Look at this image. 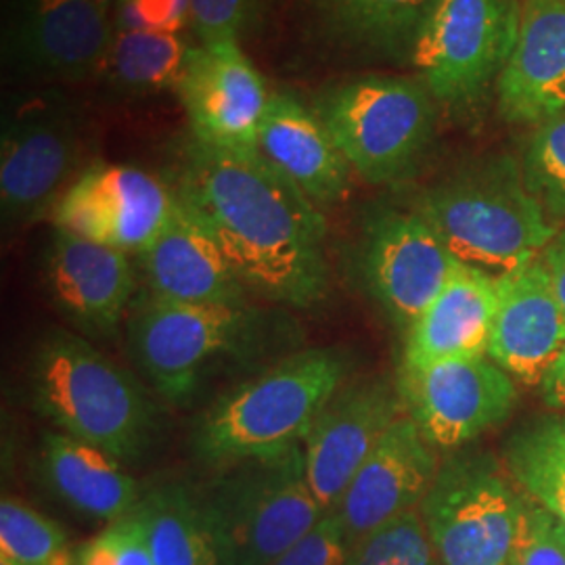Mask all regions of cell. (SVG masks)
<instances>
[{
  "label": "cell",
  "instance_id": "8992f818",
  "mask_svg": "<svg viewBox=\"0 0 565 565\" xmlns=\"http://www.w3.org/2000/svg\"><path fill=\"white\" fill-rule=\"evenodd\" d=\"M200 490L224 565H270L323 520L302 445L218 467Z\"/></svg>",
  "mask_w": 565,
  "mask_h": 565
},
{
  "label": "cell",
  "instance_id": "8fae6325",
  "mask_svg": "<svg viewBox=\"0 0 565 565\" xmlns=\"http://www.w3.org/2000/svg\"><path fill=\"white\" fill-rule=\"evenodd\" d=\"M179 203L174 186L128 163H90L51 212L55 228L82 239L142 254Z\"/></svg>",
  "mask_w": 565,
  "mask_h": 565
},
{
  "label": "cell",
  "instance_id": "83f0119b",
  "mask_svg": "<svg viewBox=\"0 0 565 565\" xmlns=\"http://www.w3.org/2000/svg\"><path fill=\"white\" fill-rule=\"evenodd\" d=\"M505 465L530 501L565 525V417L518 429L507 443Z\"/></svg>",
  "mask_w": 565,
  "mask_h": 565
},
{
  "label": "cell",
  "instance_id": "f1b7e54d",
  "mask_svg": "<svg viewBox=\"0 0 565 565\" xmlns=\"http://www.w3.org/2000/svg\"><path fill=\"white\" fill-rule=\"evenodd\" d=\"M0 555L21 565H76L67 532L15 497L0 501Z\"/></svg>",
  "mask_w": 565,
  "mask_h": 565
},
{
  "label": "cell",
  "instance_id": "ffe728a7",
  "mask_svg": "<svg viewBox=\"0 0 565 565\" xmlns=\"http://www.w3.org/2000/svg\"><path fill=\"white\" fill-rule=\"evenodd\" d=\"M507 124L539 126L565 109V0H525L518 39L497 82Z\"/></svg>",
  "mask_w": 565,
  "mask_h": 565
},
{
  "label": "cell",
  "instance_id": "f35d334b",
  "mask_svg": "<svg viewBox=\"0 0 565 565\" xmlns=\"http://www.w3.org/2000/svg\"><path fill=\"white\" fill-rule=\"evenodd\" d=\"M0 565H21L18 562H13V559H9L7 555H0Z\"/></svg>",
  "mask_w": 565,
  "mask_h": 565
},
{
  "label": "cell",
  "instance_id": "9c48e42d",
  "mask_svg": "<svg viewBox=\"0 0 565 565\" xmlns=\"http://www.w3.org/2000/svg\"><path fill=\"white\" fill-rule=\"evenodd\" d=\"M419 509L440 564L509 565L524 499L492 457H450Z\"/></svg>",
  "mask_w": 565,
  "mask_h": 565
},
{
  "label": "cell",
  "instance_id": "6da1fadb",
  "mask_svg": "<svg viewBox=\"0 0 565 565\" xmlns=\"http://www.w3.org/2000/svg\"><path fill=\"white\" fill-rule=\"evenodd\" d=\"M174 191L218 243L247 291L303 310L327 298L323 212L258 151L191 139Z\"/></svg>",
  "mask_w": 565,
  "mask_h": 565
},
{
  "label": "cell",
  "instance_id": "8d00e7d4",
  "mask_svg": "<svg viewBox=\"0 0 565 565\" xmlns=\"http://www.w3.org/2000/svg\"><path fill=\"white\" fill-rule=\"evenodd\" d=\"M541 258L545 263L553 291L565 310V228L555 233V237L548 242Z\"/></svg>",
  "mask_w": 565,
  "mask_h": 565
},
{
  "label": "cell",
  "instance_id": "484cf974",
  "mask_svg": "<svg viewBox=\"0 0 565 565\" xmlns=\"http://www.w3.org/2000/svg\"><path fill=\"white\" fill-rule=\"evenodd\" d=\"M156 565H224L200 490L162 484L135 509Z\"/></svg>",
  "mask_w": 565,
  "mask_h": 565
},
{
  "label": "cell",
  "instance_id": "9a60e30c",
  "mask_svg": "<svg viewBox=\"0 0 565 565\" xmlns=\"http://www.w3.org/2000/svg\"><path fill=\"white\" fill-rule=\"evenodd\" d=\"M195 141L252 153L258 151L270 93L242 42L202 44L189 51L174 88Z\"/></svg>",
  "mask_w": 565,
  "mask_h": 565
},
{
  "label": "cell",
  "instance_id": "603a6c76",
  "mask_svg": "<svg viewBox=\"0 0 565 565\" xmlns=\"http://www.w3.org/2000/svg\"><path fill=\"white\" fill-rule=\"evenodd\" d=\"M497 308V277L455 263L445 287L406 331L403 371L448 359L484 356Z\"/></svg>",
  "mask_w": 565,
  "mask_h": 565
},
{
  "label": "cell",
  "instance_id": "d6a6232c",
  "mask_svg": "<svg viewBox=\"0 0 565 565\" xmlns=\"http://www.w3.org/2000/svg\"><path fill=\"white\" fill-rule=\"evenodd\" d=\"M509 565H565V525L524 499Z\"/></svg>",
  "mask_w": 565,
  "mask_h": 565
},
{
  "label": "cell",
  "instance_id": "4316f807",
  "mask_svg": "<svg viewBox=\"0 0 565 565\" xmlns=\"http://www.w3.org/2000/svg\"><path fill=\"white\" fill-rule=\"evenodd\" d=\"M191 46L181 34L116 30L102 76L121 95H153L177 88Z\"/></svg>",
  "mask_w": 565,
  "mask_h": 565
},
{
  "label": "cell",
  "instance_id": "2e32d148",
  "mask_svg": "<svg viewBox=\"0 0 565 565\" xmlns=\"http://www.w3.org/2000/svg\"><path fill=\"white\" fill-rule=\"evenodd\" d=\"M97 0H13L4 55L28 76L78 82L102 76L116 34Z\"/></svg>",
  "mask_w": 565,
  "mask_h": 565
},
{
  "label": "cell",
  "instance_id": "e0dca14e",
  "mask_svg": "<svg viewBox=\"0 0 565 565\" xmlns=\"http://www.w3.org/2000/svg\"><path fill=\"white\" fill-rule=\"evenodd\" d=\"M44 289L82 338H114L137 291L128 254L55 228L42 258Z\"/></svg>",
  "mask_w": 565,
  "mask_h": 565
},
{
  "label": "cell",
  "instance_id": "7a4b0ae2",
  "mask_svg": "<svg viewBox=\"0 0 565 565\" xmlns=\"http://www.w3.org/2000/svg\"><path fill=\"white\" fill-rule=\"evenodd\" d=\"M28 392L57 431L121 463L142 459L160 431V411L141 382L70 329H51L39 340Z\"/></svg>",
  "mask_w": 565,
  "mask_h": 565
},
{
  "label": "cell",
  "instance_id": "d6986e66",
  "mask_svg": "<svg viewBox=\"0 0 565 565\" xmlns=\"http://www.w3.org/2000/svg\"><path fill=\"white\" fill-rule=\"evenodd\" d=\"M565 345V310L545 263L497 277V308L486 356L525 385H541Z\"/></svg>",
  "mask_w": 565,
  "mask_h": 565
},
{
  "label": "cell",
  "instance_id": "74e56055",
  "mask_svg": "<svg viewBox=\"0 0 565 565\" xmlns=\"http://www.w3.org/2000/svg\"><path fill=\"white\" fill-rule=\"evenodd\" d=\"M543 398L551 408L564 411L565 413V345L559 352L557 361L551 364V369L546 371L545 380L541 384Z\"/></svg>",
  "mask_w": 565,
  "mask_h": 565
},
{
  "label": "cell",
  "instance_id": "7c38bea8",
  "mask_svg": "<svg viewBox=\"0 0 565 565\" xmlns=\"http://www.w3.org/2000/svg\"><path fill=\"white\" fill-rule=\"evenodd\" d=\"M406 415L434 448H461L505 422L518 403L513 377L488 356L401 371Z\"/></svg>",
  "mask_w": 565,
  "mask_h": 565
},
{
  "label": "cell",
  "instance_id": "30bf717a",
  "mask_svg": "<svg viewBox=\"0 0 565 565\" xmlns=\"http://www.w3.org/2000/svg\"><path fill=\"white\" fill-rule=\"evenodd\" d=\"M61 97H32L2 120L0 212L4 231L51 216L76 181L82 137Z\"/></svg>",
  "mask_w": 565,
  "mask_h": 565
},
{
  "label": "cell",
  "instance_id": "1f68e13d",
  "mask_svg": "<svg viewBox=\"0 0 565 565\" xmlns=\"http://www.w3.org/2000/svg\"><path fill=\"white\" fill-rule=\"evenodd\" d=\"M273 0H191V25L202 44L242 42L258 30Z\"/></svg>",
  "mask_w": 565,
  "mask_h": 565
},
{
  "label": "cell",
  "instance_id": "e575fe53",
  "mask_svg": "<svg viewBox=\"0 0 565 565\" xmlns=\"http://www.w3.org/2000/svg\"><path fill=\"white\" fill-rule=\"evenodd\" d=\"M350 551L340 515L327 511L319 524L270 565H345Z\"/></svg>",
  "mask_w": 565,
  "mask_h": 565
},
{
  "label": "cell",
  "instance_id": "ab89813d",
  "mask_svg": "<svg viewBox=\"0 0 565 565\" xmlns=\"http://www.w3.org/2000/svg\"><path fill=\"white\" fill-rule=\"evenodd\" d=\"M97 2H99V4H103V7H107V9H109L111 4H118V0H97Z\"/></svg>",
  "mask_w": 565,
  "mask_h": 565
},
{
  "label": "cell",
  "instance_id": "52a82bcc",
  "mask_svg": "<svg viewBox=\"0 0 565 565\" xmlns=\"http://www.w3.org/2000/svg\"><path fill=\"white\" fill-rule=\"evenodd\" d=\"M352 170L371 184L413 179L431 149L438 103L422 81L369 74L327 86L312 103Z\"/></svg>",
  "mask_w": 565,
  "mask_h": 565
},
{
  "label": "cell",
  "instance_id": "4dcf8cb0",
  "mask_svg": "<svg viewBox=\"0 0 565 565\" xmlns=\"http://www.w3.org/2000/svg\"><path fill=\"white\" fill-rule=\"evenodd\" d=\"M345 565H443L422 509H411L352 545Z\"/></svg>",
  "mask_w": 565,
  "mask_h": 565
},
{
  "label": "cell",
  "instance_id": "3957f363",
  "mask_svg": "<svg viewBox=\"0 0 565 565\" xmlns=\"http://www.w3.org/2000/svg\"><path fill=\"white\" fill-rule=\"evenodd\" d=\"M348 373L350 356L342 348H308L285 356L203 411L191 434L195 459L224 467L302 445Z\"/></svg>",
  "mask_w": 565,
  "mask_h": 565
},
{
  "label": "cell",
  "instance_id": "f546056e",
  "mask_svg": "<svg viewBox=\"0 0 565 565\" xmlns=\"http://www.w3.org/2000/svg\"><path fill=\"white\" fill-rule=\"evenodd\" d=\"M522 172L548 221H565V109L534 126L525 141Z\"/></svg>",
  "mask_w": 565,
  "mask_h": 565
},
{
  "label": "cell",
  "instance_id": "277c9868",
  "mask_svg": "<svg viewBox=\"0 0 565 565\" xmlns=\"http://www.w3.org/2000/svg\"><path fill=\"white\" fill-rule=\"evenodd\" d=\"M417 212L459 263L494 277L536 260L559 231L525 186L522 162L488 156L424 189Z\"/></svg>",
  "mask_w": 565,
  "mask_h": 565
},
{
  "label": "cell",
  "instance_id": "cb8c5ba5",
  "mask_svg": "<svg viewBox=\"0 0 565 565\" xmlns=\"http://www.w3.org/2000/svg\"><path fill=\"white\" fill-rule=\"evenodd\" d=\"M36 476L63 505L107 524L130 515L145 492L116 457L63 431L42 434Z\"/></svg>",
  "mask_w": 565,
  "mask_h": 565
},
{
  "label": "cell",
  "instance_id": "4fadbf2b",
  "mask_svg": "<svg viewBox=\"0 0 565 565\" xmlns=\"http://www.w3.org/2000/svg\"><path fill=\"white\" fill-rule=\"evenodd\" d=\"M359 260L364 287L404 331L436 300L457 263L417 212L394 207L366 218Z\"/></svg>",
  "mask_w": 565,
  "mask_h": 565
},
{
  "label": "cell",
  "instance_id": "d590c367",
  "mask_svg": "<svg viewBox=\"0 0 565 565\" xmlns=\"http://www.w3.org/2000/svg\"><path fill=\"white\" fill-rule=\"evenodd\" d=\"M191 21V0H118L116 30L181 34Z\"/></svg>",
  "mask_w": 565,
  "mask_h": 565
},
{
  "label": "cell",
  "instance_id": "ac0fdd59",
  "mask_svg": "<svg viewBox=\"0 0 565 565\" xmlns=\"http://www.w3.org/2000/svg\"><path fill=\"white\" fill-rule=\"evenodd\" d=\"M438 469L434 446L425 440L415 422L403 415L366 457L335 509L350 545L422 507Z\"/></svg>",
  "mask_w": 565,
  "mask_h": 565
},
{
  "label": "cell",
  "instance_id": "5b68a950",
  "mask_svg": "<svg viewBox=\"0 0 565 565\" xmlns=\"http://www.w3.org/2000/svg\"><path fill=\"white\" fill-rule=\"evenodd\" d=\"M273 317L247 302L172 303L139 296L128 319L132 359L166 401L189 403L218 371L263 354Z\"/></svg>",
  "mask_w": 565,
  "mask_h": 565
},
{
  "label": "cell",
  "instance_id": "7402d4cb",
  "mask_svg": "<svg viewBox=\"0 0 565 565\" xmlns=\"http://www.w3.org/2000/svg\"><path fill=\"white\" fill-rule=\"evenodd\" d=\"M141 296L172 303L247 302V289L226 263L223 249L179 200L168 224L139 254Z\"/></svg>",
  "mask_w": 565,
  "mask_h": 565
},
{
  "label": "cell",
  "instance_id": "5bb4252c",
  "mask_svg": "<svg viewBox=\"0 0 565 565\" xmlns=\"http://www.w3.org/2000/svg\"><path fill=\"white\" fill-rule=\"evenodd\" d=\"M404 411L401 385L385 377L345 382L324 404L302 443L306 478L324 511L338 509L356 471Z\"/></svg>",
  "mask_w": 565,
  "mask_h": 565
},
{
  "label": "cell",
  "instance_id": "d4e9b609",
  "mask_svg": "<svg viewBox=\"0 0 565 565\" xmlns=\"http://www.w3.org/2000/svg\"><path fill=\"white\" fill-rule=\"evenodd\" d=\"M434 0H306L327 41L377 57H411Z\"/></svg>",
  "mask_w": 565,
  "mask_h": 565
},
{
  "label": "cell",
  "instance_id": "44dd1931",
  "mask_svg": "<svg viewBox=\"0 0 565 565\" xmlns=\"http://www.w3.org/2000/svg\"><path fill=\"white\" fill-rule=\"evenodd\" d=\"M258 153L317 207L338 205L350 193L352 166L315 107L294 93H270Z\"/></svg>",
  "mask_w": 565,
  "mask_h": 565
},
{
  "label": "cell",
  "instance_id": "836d02e7",
  "mask_svg": "<svg viewBox=\"0 0 565 565\" xmlns=\"http://www.w3.org/2000/svg\"><path fill=\"white\" fill-rule=\"evenodd\" d=\"M76 565H156L135 511L78 546Z\"/></svg>",
  "mask_w": 565,
  "mask_h": 565
},
{
  "label": "cell",
  "instance_id": "ba28073f",
  "mask_svg": "<svg viewBox=\"0 0 565 565\" xmlns=\"http://www.w3.org/2000/svg\"><path fill=\"white\" fill-rule=\"evenodd\" d=\"M518 0H434L411 63L434 102L461 121L478 120L518 39Z\"/></svg>",
  "mask_w": 565,
  "mask_h": 565
}]
</instances>
